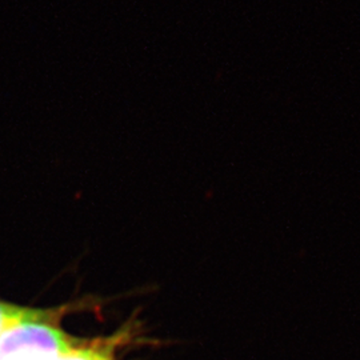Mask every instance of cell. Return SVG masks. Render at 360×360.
Segmentation results:
<instances>
[{
    "label": "cell",
    "instance_id": "cell-2",
    "mask_svg": "<svg viewBox=\"0 0 360 360\" xmlns=\"http://www.w3.org/2000/svg\"><path fill=\"white\" fill-rule=\"evenodd\" d=\"M55 312L43 311V309H28L0 302V335L4 334L10 328L18 324L31 321H43L53 319Z\"/></svg>",
    "mask_w": 360,
    "mask_h": 360
},
{
    "label": "cell",
    "instance_id": "cell-1",
    "mask_svg": "<svg viewBox=\"0 0 360 360\" xmlns=\"http://www.w3.org/2000/svg\"><path fill=\"white\" fill-rule=\"evenodd\" d=\"M123 334H116L89 345H74L58 360H114L116 346L124 336Z\"/></svg>",
    "mask_w": 360,
    "mask_h": 360
}]
</instances>
